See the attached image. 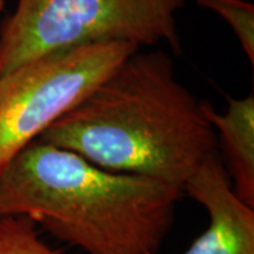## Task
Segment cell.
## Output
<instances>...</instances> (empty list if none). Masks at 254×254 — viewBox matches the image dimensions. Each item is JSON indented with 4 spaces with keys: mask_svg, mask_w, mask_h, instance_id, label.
<instances>
[{
    "mask_svg": "<svg viewBox=\"0 0 254 254\" xmlns=\"http://www.w3.org/2000/svg\"><path fill=\"white\" fill-rule=\"evenodd\" d=\"M38 140L116 173L184 184L216 151L199 102L161 51H134Z\"/></svg>",
    "mask_w": 254,
    "mask_h": 254,
    "instance_id": "1",
    "label": "cell"
},
{
    "mask_svg": "<svg viewBox=\"0 0 254 254\" xmlns=\"http://www.w3.org/2000/svg\"><path fill=\"white\" fill-rule=\"evenodd\" d=\"M182 193L37 138L0 173V216H26L86 254H155Z\"/></svg>",
    "mask_w": 254,
    "mask_h": 254,
    "instance_id": "2",
    "label": "cell"
},
{
    "mask_svg": "<svg viewBox=\"0 0 254 254\" xmlns=\"http://www.w3.org/2000/svg\"><path fill=\"white\" fill-rule=\"evenodd\" d=\"M185 0H17L0 30V81L40 57L96 43H167L180 53Z\"/></svg>",
    "mask_w": 254,
    "mask_h": 254,
    "instance_id": "3",
    "label": "cell"
},
{
    "mask_svg": "<svg viewBox=\"0 0 254 254\" xmlns=\"http://www.w3.org/2000/svg\"><path fill=\"white\" fill-rule=\"evenodd\" d=\"M140 50L96 43L40 57L0 81V173Z\"/></svg>",
    "mask_w": 254,
    "mask_h": 254,
    "instance_id": "4",
    "label": "cell"
},
{
    "mask_svg": "<svg viewBox=\"0 0 254 254\" xmlns=\"http://www.w3.org/2000/svg\"><path fill=\"white\" fill-rule=\"evenodd\" d=\"M184 192L206 209L209 225L181 254H254V208L237 196L216 151L187 180Z\"/></svg>",
    "mask_w": 254,
    "mask_h": 254,
    "instance_id": "5",
    "label": "cell"
},
{
    "mask_svg": "<svg viewBox=\"0 0 254 254\" xmlns=\"http://www.w3.org/2000/svg\"><path fill=\"white\" fill-rule=\"evenodd\" d=\"M203 112L216 134L236 195L254 208V96H227V109L219 113L203 102Z\"/></svg>",
    "mask_w": 254,
    "mask_h": 254,
    "instance_id": "6",
    "label": "cell"
},
{
    "mask_svg": "<svg viewBox=\"0 0 254 254\" xmlns=\"http://www.w3.org/2000/svg\"><path fill=\"white\" fill-rule=\"evenodd\" d=\"M203 9L209 10L233 31L249 63L254 64V4L247 0H196Z\"/></svg>",
    "mask_w": 254,
    "mask_h": 254,
    "instance_id": "7",
    "label": "cell"
},
{
    "mask_svg": "<svg viewBox=\"0 0 254 254\" xmlns=\"http://www.w3.org/2000/svg\"><path fill=\"white\" fill-rule=\"evenodd\" d=\"M0 254H64L40 237L26 216H0Z\"/></svg>",
    "mask_w": 254,
    "mask_h": 254,
    "instance_id": "8",
    "label": "cell"
},
{
    "mask_svg": "<svg viewBox=\"0 0 254 254\" xmlns=\"http://www.w3.org/2000/svg\"><path fill=\"white\" fill-rule=\"evenodd\" d=\"M4 4H6V0H0V14H1V11L4 9Z\"/></svg>",
    "mask_w": 254,
    "mask_h": 254,
    "instance_id": "9",
    "label": "cell"
}]
</instances>
